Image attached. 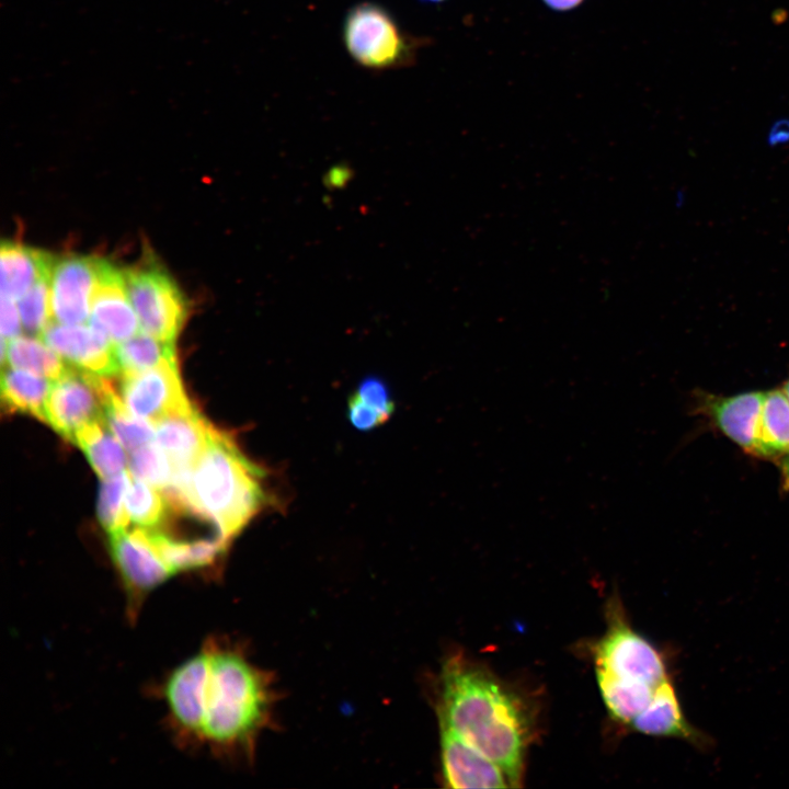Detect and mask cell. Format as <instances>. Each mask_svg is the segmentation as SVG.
I'll return each mask as SVG.
<instances>
[{"label":"cell","mask_w":789,"mask_h":789,"mask_svg":"<svg viewBox=\"0 0 789 789\" xmlns=\"http://www.w3.org/2000/svg\"><path fill=\"white\" fill-rule=\"evenodd\" d=\"M343 39L351 57L374 71L412 66L428 43L403 31L386 8L374 2L358 3L347 12Z\"/></svg>","instance_id":"cell-4"},{"label":"cell","mask_w":789,"mask_h":789,"mask_svg":"<svg viewBox=\"0 0 789 789\" xmlns=\"http://www.w3.org/2000/svg\"><path fill=\"white\" fill-rule=\"evenodd\" d=\"M52 275V274H50ZM50 275L38 279L19 300L22 327L30 335L41 338L53 320Z\"/></svg>","instance_id":"cell-28"},{"label":"cell","mask_w":789,"mask_h":789,"mask_svg":"<svg viewBox=\"0 0 789 789\" xmlns=\"http://www.w3.org/2000/svg\"><path fill=\"white\" fill-rule=\"evenodd\" d=\"M355 393L367 404L377 409L386 418H390L395 411V402L386 382L378 377L364 378Z\"/></svg>","instance_id":"cell-29"},{"label":"cell","mask_w":789,"mask_h":789,"mask_svg":"<svg viewBox=\"0 0 789 789\" xmlns=\"http://www.w3.org/2000/svg\"><path fill=\"white\" fill-rule=\"evenodd\" d=\"M103 259L69 254L55 260L50 275L53 319L62 324L84 323L91 312Z\"/></svg>","instance_id":"cell-10"},{"label":"cell","mask_w":789,"mask_h":789,"mask_svg":"<svg viewBox=\"0 0 789 789\" xmlns=\"http://www.w3.org/2000/svg\"><path fill=\"white\" fill-rule=\"evenodd\" d=\"M347 419L359 431H370L384 424L388 418L371 405L364 402L354 392L347 400Z\"/></svg>","instance_id":"cell-30"},{"label":"cell","mask_w":789,"mask_h":789,"mask_svg":"<svg viewBox=\"0 0 789 789\" xmlns=\"http://www.w3.org/2000/svg\"><path fill=\"white\" fill-rule=\"evenodd\" d=\"M789 141V119L781 118L776 121L768 133V142L778 145Z\"/></svg>","instance_id":"cell-33"},{"label":"cell","mask_w":789,"mask_h":789,"mask_svg":"<svg viewBox=\"0 0 789 789\" xmlns=\"http://www.w3.org/2000/svg\"><path fill=\"white\" fill-rule=\"evenodd\" d=\"M593 659L595 670L654 688L668 678L664 655L632 629L615 599L608 604L607 628L593 647Z\"/></svg>","instance_id":"cell-5"},{"label":"cell","mask_w":789,"mask_h":789,"mask_svg":"<svg viewBox=\"0 0 789 789\" xmlns=\"http://www.w3.org/2000/svg\"><path fill=\"white\" fill-rule=\"evenodd\" d=\"M125 507L132 526L151 530L164 521L168 501L161 490L129 473Z\"/></svg>","instance_id":"cell-24"},{"label":"cell","mask_w":789,"mask_h":789,"mask_svg":"<svg viewBox=\"0 0 789 789\" xmlns=\"http://www.w3.org/2000/svg\"><path fill=\"white\" fill-rule=\"evenodd\" d=\"M105 421L127 451L155 441V426L134 414L121 396L112 390L105 402Z\"/></svg>","instance_id":"cell-25"},{"label":"cell","mask_w":789,"mask_h":789,"mask_svg":"<svg viewBox=\"0 0 789 789\" xmlns=\"http://www.w3.org/2000/svg\"><path fill=\"white\" fill-rule=\"evenodd\" d=\"M159 693L175 742L218 755L251 751L272 707L271 676L218 638L175 666Z\"/></svg>","instance_id":"cell-1"},{"label":"cell","mask_w":789,"mask_h":789,"mask_svg":"<svg viewBox=\"0 0 789 789\" xmlns=\"http://www.w3.org/2000/svg\"><path fill=\"white\" fill-rule=\"evenodd\" d=\"M55 258L16 242H2L1 295L19 300L38 279L50 275Z\"/></svg>","instance_id":"cell-17"},{"label":"cell","mask_w":789,"mask_h":789,"mask_svg":"<svg viewBox=\"0 0 789 789\" xmlns=\"http://www.w3.org/2000/svg\"><path fill=\"white\" fill-rule=\"evenodd\" d=\"M52 380L37 374L2 367L1 401L8 412L30 414L47 423L46 402Z\"/></svg>","instance_id":"cell-19"},{"label":"cell","mask_w":789,"mask_h":789,"mask_svg":"<svg viewBox=\"0 0 789 789\" xmlns=\"http://www.w3.org/2000/svg\"><path fill=\"white\" fill-rule=\"evenodd\" d=\"M126 288L142 332L174 343L187 315L184 294L157 263L124 270Z\"/></svg>","instance_id":"cell-6"},{"label":"cell","mask_w":789,"mask_h":789,"mask_svg":"<svg viewBox=\"0 0 789 789\" xmlns=\"http://www.w3.org/2000/svg\"><path fill=\"white\" fill-rule=\"evenodd\" d=\"M153 426L155 442L171 460L174 472L193 469L214 427L195 405L170 414Z\"/></svg>","instance_id":"cell-15"},{"label":"cell","mask_w":789,"mask_h":789,"mask_svg":"<svg viewBox=\"0 0 789 789\" xmlns=\"http://www.w3.org/2000/svg\"><path fill=\"white\" fill-rule=\"evenodd\" d=\"M782 390L789 399V380L784 385ZM782 487L789 490V454L784 458L781 467Z\"/></svg>","instance_id":"cell-35"},{"label":"cell","mask_w":789,"mask_h":789,"mask_svg":"<svg viewBox=\"0 0 789 789\" xmlns=\"http://www.w3.org/2000/svg\"><path fill=\"white\" fill-rule=\"evenodd\" d=\"M789 454V399L781 389L765 391L754 455L785 458Z\"/></svg>","instance_id":"cell-20"},{"label":"cell","mask_w":789,"mask_h":789,"mask_svg":"<svg viewBox=\"0 0 789 789\" xmlns=\"http://www.w3.org/2000/svg\"><path fill=\"white\" fill-rule=\"evenodd\" d=\"M438 718L439 725L498 764L510 787L522 786L530 718L524 701L487 667L461 654L447 659Z\"/></svg>","instance_id":"cell-2"},{"label":"cell","mask_w":789,"mask_h":789,"mask_svg":"<svg viewBox=\"0 0 789 789\" xmlns=\"http://www.w3.org/2000/svg\"><path fill=\"white\" fill-rule=\"evenodd\" d=\"M121 379L119 396L126 407L153 425L170 414L194 407L184 391L176 358Z\"/></svg>","instance_id":"cell-9"},{"label":"cell","mask_w":789,"mask_h":789,"mask_svg":"<svg viewBox=\"0 0 789 789\" xmlns=\"http://www.w3.org/2000/svg\"><path fill=\"white\" fill-rule=\"evenodd\" d=\"M264 479L235 437L214 426L182 494L231 541L270 501Z\"/></svg>","instance_id":"cell-3"},{"label":"cell","mask_w":789,"mask_h":789,"mask_svg":"<svg viewBox=\"0 0 789 789\" xmlns=\"http://www.w3.org/2000/svg\"><path fill=\"white\" fill-rule=\"evenodd\" d=\"M603 701L611 717L626 724L631 722L649 705L654 687L649 684L617 677L595 670Z\"/></svg>","instance_id":"cell-22"},{"label":"cell","mask_w":789,"mask_h":789,"mask_svg":"<svg viewBox=\"0 0 789 789\" xmlns=\"http://www.w3.org/2000/svg\"><path fill=\"white\" fill-rule=\"evenodd\" d=\"M112 390L108 377L68 365L64 374L52 381L46 402L47 424L73 443L82 426L105 420V402Z\"/></svg>","instance_id":"cell-7"},{"label":"cell","mask_w":789,"mask_h":789,"mask_svg":"<svg viewBox=\"0 0 789 789\" xmlns=\"http://www.w3.org/2000/svg\"><path fill=\"white\" fill-rule=\"evenodd\" d=\"M129 472L103 479L96 504L98 519L106 533L129 527L130 522L125 507V495Z\"/></svg>","instance_id":"cell-26"},{"label":"cell","mask_w":789,"mask_h":789,"mask_svg":"<svg viewBox=\"0 0 789 789\" xmlns=\"http://www.w3.org/2000/svg\"><path fill=\"white\" fill-rule=\"evenodd\" d=\"M119 376L150 369L167 359H174V343L161 341L148 333H137L115 345Z\"/></svg>","instance_id":"cell-23"},{"label":"cell","mask_w":789,"mask_h":789,"mask_svg":"<svg viewBox=\"0 0 789 789\" xmlns=\"http://www.w3.org/2000/svg\"><path fill=\"white\" fill-rule=\"evenodd\" d=\"M41 338L70 366L108 378L119 375L115 344L90 324L50 322Z\"/></svg>","instance_id":"cell-11"},{"label":"cell","mask_w":789,"mask_h":789,"mask_svg":"<svg viewBox=\"0 0 789 789\" xmlns=\"http://www.w3.org/2000/svg\"><path fill=\"white\" fill-rule=\"evenodd\" d=\"M128 471L159 490L169 487L174 477L171 460L155 441L130 451Z\"/></svg>","instance_id":"cell-27"},{"label":"cell","mask_w":789,"mask_h":789,"mask_svg":"<svg viewBox=\"0 0 789 789\" xmlns=\"http://www.w3.org/2000/svg\"><path fill=\"white\" fill-rule=\"evenodd\" d=\"M89 324L117 345L138 333L139 321L126 288L124 270L103 259Z\"/></svg>","instance_id":"cell-12"},{"label":"cell","mask_w":789,"mask_h":789,"mask_svg":"<svg viewBox=\"0 0 789 789\" xmlns=\"http://www.w3.org/2000/svg\"><path fill=\"white\" fill-rule=\"evenodd\" d=\"M441 758L448 788H507L508 779L493 761L441 725Z\"/></svg>","instance_id":"cell-14"},{"label":"cell","mask_w":789,"mask_h":789,"mask_svg":"<svg viewBox=\"0 0 789 789\" xmlns=\"http://www.w3.org/2000/svg\"><path fill=\"white\" fill-rule=\"evenodd\" d=\"M73 443L84 453L101 480L126 471L128 465L126 449L105 420L82 426L76 433Z\"/></svg>","instance_id":"cell-18"},{"label":"cell","mask_w":789,"mask_h":789,"mask_svg":"<svg viewBox=\"0 0 789 789\" xmlns=\"http://www.w3.org/2000/svg\"><path fill=\"white\" fill-rule=\"evenodd\" d=\"M1 335L5 340H11L21 335L22 321L18 307V300L1 295Z\"/></svg>","instance_id":"cell-31"},{"label":"cell","mask_w":789,"mask_h":789,"mask_svg":"<svg viewBox=\"0 0 789 789\" xmlns=\"http://www.w3.org/2000/svg\"><path fill=\"white\" fill-rule=\"evenodd\" d=\"M765 391H747L733 396L699 393L697 409L728 438L754 454L758 422Z\"/></svg>","instance_id":"cell-13"},{"label":"cell","mask_w":789,"mask_h":789,"mask_svg":"<svg viewBox=\"0 0 789 789\" xmlns=\"http://www.w3.org/2000/svg\"><path fill=\"white\" fill-rule=\"evenodd\" d=\"M107 547L129 615L136 616L144 599L172 575L140 527L108 533Z\"/></svg>","instance_id":"cell-8"},{"label":"cell","mask_w":789,"mask_h":789,"mask_svg":"<svg viewBox=\"0 0 789 789\" xmlns=\"http://www.w3.org/2000/svg\"><path fill=\"white\" fill-rule=\"evenodd\" d=\"M631 727L650 736L681 739L700 750L711 745L710 737L686 719L670 678L654 688L649 705L631 722Z\"/></svg>","instance_id":"cell-16"},{"label":"cell","mask_w":789,"mask_h":789,"mask_svg":"<svg viewBox=\"0 0 789 789\" xmlns=\"http://www.w3.org/2000/svg\"><path fill=\"white\" fill-rule=\"evenodd\" d=\"M24 369L52 381L59 378L68 364L44 340L34 335H19L1 340V364Z\"/></svg>","instance_id":"cell-21"},{"label":"cell","mask_w":789,"mask_h":789,"mask_svg":"<svg viewBox=\"0 0 789 789\" xmlns=\"http://www.w3.org/2000/svg\"><path fill=\"white\" fill-rule=\"evenodd\" d=\"M352 175V169L348 165H334L325 173L323 183L329 188H342L347 184Z\"/></svg>","instance_id":"cell-32"},{"label":"cell","mask_w":789,"mask_h":789,"mask_svg":"<svg viewBox=\"0 0 789 789\" xmlns=\"http://www.w3.org/2000/svg\"><path fill=\"white\" fill-rule=\"evenodd\" d=\"M584 0H542V2L554 11H569L579 7Z\"/></svg>","instance_id":"cell-34"},{"label":"cell","mask_w":789,"mask_h":789,"mask_svg":"<svg viewBox=\"0 0 789 789\" xmlns=\"http://www.w3.org/2000/svg\"><path fill=\"white\" fill-rule=\"evenodd\" d=\"M421 1H426V2H431V3H438V2H442V1H444V0H421Z\"/></svg>","instance_id":"cell-36"}]
</instances>
